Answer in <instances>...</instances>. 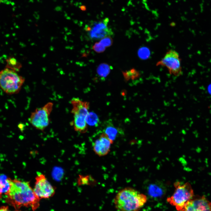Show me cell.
Masks as SVG:
<instances>
[{"label": "cell", "mask_w": 211, "mask_h": 211, "mask_svg": "<svg viewBox=\"0 0 211 211\" xmlns=\"http://www.w3.org/2000/svg\"><path fill=\"white\" fill-rule=\"evenodd\" d=\"M5 194L7 202L16 208L30 207L34 211L39 207L40 200L35 194L29 182L17 179L11 180L10 188Z\"/></svg>", "instance_id": "1"}, {"label": "cell", "mask_w": 211, "mask_h": 211, "mask_svg": "<svg viewBox=\"0 0 211 211\" xmlns=\"http://www.w3.org/2000/svg\"><path fill=\"white\" fill-rule=\"evenodd\" d=\"M146 195L130 187L120 190L114 199L118 211H139L147 201Z\"/></svg>", "instance_id": "2"}, {"label": "cell", "mask_w": 211, "mask_h": 211, "mask_svg": "<svg viewBox=\"0 0 211 211\" xmlns=\"http://www.w3.org/2000/svg\"><path fill=\"white\" fill-rule=\"evenodd\" d=\"M70 102L72 106V113L74 115V120L71 124L76 131L85 133L88 129L86 119L89 113V103L77 98H73Z\"/></svg>", "instance_id": "3"}, {"label": "cell", "mask_w": 211, "mask_h": 211, "mask_svg": "<svg viewBox=\"0 0 211 211\" xmlns=\"http://www.w3.org/2000/svg\"><path fill=\"white\" fill-rule=\"evenodd\" d=\"M24 81L16 71L10 69L6 68L0 72V88L7 94L19 92Z\"/></svg>", "instance_id": "4"}, {"label": "cell", "mask_w": 211, "mask_h": 211, "mask_svg": "<svg viewBox=\"0 0 211 211\" xmlns=\"http://www.w3.org/2000/svg\"><path fill=\"white\" fill-rule=\"evenodd\" d=\"M174 185L175 188L174 193L167 198V201L178 211H181L194 196L193 191L188 183L183 184L177 182Z\"/></svg>", "instance_id": "5"}, {"label": "cell", "mask_w": 211, "mask_h": 211, "mask_svg": "<svg viewBox=\"0 0 211 211\" xmlns=\"http://www.w3.org/2000/svg\"><path fill=\"white\" fill-rule=\"evenodd\" d=\"M108 19L106 18L101 21H92L86 25L84 29L89 39L97 40L112 35V30L108 26Z\"/></svg>", "instance_id": "6"}, {"label": "cell", "mask_w": 211, "mask_h": 211, "mask_svg": "<svg viewBox=\"0 0 211 211\" xmlns=\"http://www.w3.org/2000/svg\"><path fill=\"white\" fill-rule=\"evenodd\" d=\"M53 106L52 103L49 102L42 107L36 108L29 118L30 123L36 129L44 130L49 124V116Z\"/></svg>", "instance_id": "7"}, {"label": "cell", "mask_w": 211, "mask_h": 211, "mask_svg": "<svg viewBox=\"0 0 211 211\" xmlns=\"http://www.w3.org/2000/svg\"><path fill=\"white\" fill-rule=\"evenodd\" d=\"M181 62L178 53L171 49L167 51L163 57L156 63V66L165 67L170 74L178 76L182 73Z\"/></svg>", "instance_id": "8"}, {"label": "cell", "mask_w": 211, "mask_h": 211, "mask_svg": "<svg viewBox=\"0 0 211 211\" xmlns=\"http://www.w3.org/2000/svg\"><path fill=\"white\" fill-rule=\"evenodd\" d=\"M35 180L33 190L38 198L40 200L48 198L54 195L55 193V188L44 174L38 172Z\"/></svg>", "instance_id": "9"}, {"label": "cell", "mask_w": 211, "mask_h": 211, "mask_svg": "<svg viewBox=\"0 0 211 211\" xmlns=\"http://www.w3.org/2000/svg\"><path fill=\"white\" fill-rule=\"evenodd\" d=\"M181 211H211V203L204 196H193Z\"/></svg>", "instance_id": "10"}, {"label": "cell", "mask_w": 211, "mask_h": 211, "mask_svg": "<svg viewBox=\"0 0 211 211\" xmlns=\"http://www.w3.org/2000/svg\"><path fill=\"white\" fill-rule=\"evenodd\" d=\"M113 143V141L103 132L93 143L94 152L99 156H106L110 152L111 145Z\"/></svg>", "instance_id": "11"}, {"label": "cell", "mask_w": 211, "mask_h": 211, "mask_svg": "<svg viewBox=\"0 0 211 211\" xmlns=\"http://www.w3.org/2000/svg\"><path fill=\"white\" fill-rule=\"evenodd\" d=\"M165 187L161 183L155 182L150 183L146 188L148 196L150 198L157 200L162 198L166 193Z\"/></svg>", "instance_id": "12"}, {"label": "cell", "mask_w": 211, "mask_h": 211, "mask_svg": "<svg viewBox=\"0 0 211 211\" xmlns=\"http://www.w3.org/2000/svg\"><path fill=\"white\" fill-rule=\"evenodd\" d=\"M11 180L5 175L0 176V194L6 193L9 191L11 184Z\"/></svg>", "instance_id": "13"}, {"label": "cell", "mask_w": 211, "mask_h": 211, "mask_svg": "<svg viewBox=\"0 0 211 211\" xmlns=\"http://www.w3.org/2000/svg\"><path fill=\"white\" fill-rule=\"evenodd\" d=\"M107 124L104 132L109 139L113 141L118 134V129L111 123Z\"/></svg>", "instance_id": "14"}, {"label": "cell", "mask_w": 211, "mask_h": 211, "mask_svg": "<svg viewBox=\"0 0 211 211\" xmlns=\"http://www.w3.org/2000/svg\"><path fill=\"white\" fill-rule=\"evenodd\" d=\"M111 68L107 64L102 63L100 64L97 69L98 75L102 78L106 77L109 74Z\"/></svg>", "instance_id": "15"}, {"label": "cell", "mask_w": 211, "mask_h": 211, "mask_svg": "<svg viewBox=\"0 0 211 211\" xmlns=\"http://www.w3.org/2000/svg\"><path fill=\"white\" fill-rule=\"evenodd\" d=\"M86 120L87 124L92 126H96L99 122V119L97 115L92 112H89L86 118Z\"/></svg>", "instance_id": "16"}, {"label": "cell", "mask_w": 211, "mask_h": 211, "mask_svg": "<svg viewBox=\"0 0 211 211\" xmlns=\"http://www.w3.org/2000/svg\"><path fill=\"white\" fill-rule=\"evenodd\" d=\"M6 62V68L16 72L18 71L21 67V65L17 61L16 59L13 57H10L7 59Z\"/></svg>", "instance_id": "17"}, {"label": "cell", "mask_w": 211, "mask_h": 211, "mask_svg": "<svg viewBox=\"0 0 211 211\" xmlns=\"http://www.w3.org/2000/svg\"><path fill=\"white\" fill-rule=\"evenodd\" d=\"M125 78L127 80H128L130 79H134L139 76V73L138 71L134 69H132L125 73L124 74Z\"/></svg>", "instance_id": "18"}, {"label": "cell", "mask_w": 211, "mask_h": 211, "mask_svg": "<svg viewBox=\"0 0 211 211\" xmlns=\"http://www.w3.org/2000/svg\"><path fill=\"white\" fill-rule=\"evenodd\" d=\"M89 176H83L80 175L77 179L78 185H89L91 182V179Z\"/></svg>", "instance_id": "19"}, {"label": "cell", "mask_w": 211, "mask_h": 211, "mask_svg": "<svg viewBox=\"0 0 211 211\" xmlns=\"http://www.w3.org/2000/svg\"><path fill=\"white\" fill-rule=\"evenodd\" d=\"M99 42L105 47H109L112 44L113 40L110 36H107L101 39Z\"/></svg>", "instance_id": "20"}, {"label": "cell", "mask_w": 211, "mask_h": 211, "mask_svg": "<svg viewBox=\"0 0 211 211\" xmlns=\"http://www.w3.org/2000/svg\"><path fill=\"white\" fill-rule=\"evenodd\" d=\"M93 49L98 53H101L105 50L106 47L103 46L99 42L96 43L93 46Z\"/></svg>", "instance_id": "21"}, {"label": "cell", "mask_w": 211, "mask_h": 211, "mask_svg": "<svg viewBox=\"0 0 211 211\" xmlns=\"http://www.w3.org/2000/svg\"><path fill=\"white\" fill-rule=\"evenodd\" d=\"M148 51L147 49L142 48L139 50L138 52L139 56L141 58H146L148 57Z\"/></svg>", "instance_id": "22"}, {"label": "cell", "mask_w": 211, "mask_h": 211, "mask_svg": "<svg viewBox=\"0 0 211 211\" xmlns=\"http://www.w3.org/2000/svg\"><path fill=\"white\" fill-rule=\"evenodd\" d=\"M0 211H11L10 210L7 206H2L0 208ZM13 211H21L16 210Z\"/></svg>", "instance_id": "23"}, {"label": "cell", "mask_w": 211, "mask_h": 211, "mask_svg": "<svg viewBox=\"0 0 211 211\" xmlns=\"http://www.w3.org/2000/svg\"><path fill=\"white\" fill-rule=\"evenodd\" d=\"M55 9L57 11H61L62 10V8L60 6H58L55 8Z\"/></svg>", "instance_id": "24"}, {"label": "cell", "mask_w": 211, "mask_h": 211, "mask_svg": "<svg viewBox=\"0 0 211 211\" xmlns=\"http://www.w3.org/2000/svg\"><path fill=\"white\" fill-rule=\"evenodd\" d=\"M1 195L0 194V199H1Z\"/></svg>", "instance_id": "25"}]
</instances>
